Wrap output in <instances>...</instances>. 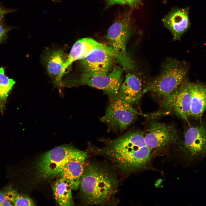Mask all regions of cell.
I'll return each mask as SVG.
<instances>
[{"mask_svg": "<svg viewBox=\"0 0 206 206\" xmlns=\"http://www.w3.org/2000/svg\"><path fill=\"white\" fill-rule=\"evenodd\" d=\"M184 145L192 156L204 153L206 152V126L201 124L189 127L184 134Z\"/></svg>", "mask_w": 206, "mask_h": 206, "instance_id": "14", "label": "cell"}, {"mask_svg": "<svg viewBox=\"0 0 206 206\" xmlns=\"http://www.w3.org/2000/svg\"><path fill=\"white\" fill-rule=\"evenodd\" d=\"M104 142V146L92 151L105 156L115 169L121 172H133L144 167L149 161L151 149L146 144L144 133L131 131Z\"/></svg>", "mask_w": 206, "mask_h": 206, "instance_id": "1", "label": "cell"}, {"mask_svg": "<svg viewBox=\"0 0 206 206\" xmlns=\"http://www.w3.org/2000/svg\"><path fill=\"white\" fill-rule=\"evenodd\" d=\"M113 166L88 160L80 179L78 188L86 205L116 204L114 197L119 180Z\"/></svg>", "mask_w": 206, "mask_h": 206, "instance_id": "2", "label": "cell"}, {"mask_svg": "<svg viewBox=\"0 0 206 206\" xmlns=\"http://www.w3.org/2000/svg\"><path fill=\"white\" fill-rule=\"evenodd\" d=\"M0 206H13L6 198L2 192L0 191Z\"/></svg>", "mask_w": 206, "mask_h": 206, "instance_id": "22", "label": "cell"}, {"mask_svg": "<svg viewBox=\"0 0 206 206\" xmlns=\"http://www.w3.org/2000/svg\"><path fill=\"white\" fill-rule=\"evenodd\" d=\"M52 188L54 198L59 205H74L72 193V190L65 181L59 178L53 183Z\"/></svg>", "mask_w": 206, "mask_h": 206, "instance_id": "18", "label": "cell"}, {"mask_svg": "<svg viewBox=\"0 0 206 206\" xmlns=\"http://www.w3.org/2000/svg\"><path fill=\"white\" fill-rule=\"evenodd\" d=\"M133 29V21L130 15H124L116 19L105 36L114 51L124 57L130 58L126 52V46Z\"/></svg>", "mask_w": 206, "mask_h": 206, "instance_id": "7", "label": "cell"}, {"mask_svg": "<svg viewBox=\"0 0 206 206\" xmlns=\"http://www.w3.org/2000/svg\"><path fill=\"white\" fill-rule=\"evenodd\" d=\"M10 12L9 10L3 9L0 6V21L5 14Z\"/></svg>", "mask_w": 206, "mask_h": 206, "instance_id": "24", "label": "cell"}, {"mask_svg": "<svg viewBox=\"0 0 206 206\" xmlns=\"http://www.w3.org/2000/svg\"><path fill=\"white\" fill-rule=\"evenodd\" d=\"M98 49L103 50L110 54L123 67L127 66L129 63L128 58L117 54L110 46H107L91 38H84L78 40L73 45L68 57L64 63V72L73 62L81 60Z\"/></svg>", "mask_w": 206, "mask_h": 206, "instance_id": "6", "label": "cell"}, {"mask_svg": "<svg viewBox=\"0 0 206 206\" xmlns=\"http://www.w3.org/2000/svg\"><path fill=\"white\" fill-rule=\"evenodd\" d=\"M63 51L60 49L52 52L47 59L46 67L49 74L53 78L56 85H62V78L64 72V66L66 60H64Z\"/></svg>", "mask_w": 206, "mask_h": 206, "instance_id": "17", "label": "cell"}, {"mask_svg": "<svg viewBox=\"0 0 206 206\" xmlns=\"http://www.w3.org/2000/svg\"><path fill=\"white\" fill-rule=\"evenodd\" d=\"M114 58L106 52L101 49L96 50L81 60L83 69L82 76L104 75L112 70Z\"/></svg>", "mask_w": 206, "mask_h": 206, "instance_id": "11", "label": "cell"}, {"mask_svg": "<svg viewBox=\"0 0 206 206\" xmlns=\"http://www.w3.org/2000/svg\"><path fill=\"white\" fill-rule=\"evenodd\" d=\"M8 30L7 28L0 25V43L4 38Z\"/></svg>", "mask_w": 206, "mask_h": 206, "instance_id": "23", "label": "cell"}, {"mask_svg": "<svg viewBox=\"0 0 206 206\" xmlns=\"http://www.w3.org/2000/svg\"><path fill=\"white\" fill-rule=\"evenodd\" d=\"M123 70L116 66L107 74L90 76H82L79 84L84 85L102 90L109 99L118 93L122 81Z\"/></svg>", "mask_w": 206, "mask_h": 206, "instance_id": "8", "label": "cell"}, {"mask_svg": "<svg viewBox=\"0 0 206 206\" xmlns=\"http://www.w3.org/2000/svg\"><path fill=\"white\" fill-rule=\"evenodd\" d=\"M2 192L6 198L13 205H35L31 199L27 196L19 193L11 186L5 188Z\"/></svg>", "mask_w": 206, "mask_h": 206, "instance_id": "19", "label": "cell"}, {"mask_svg": "<svg viewBox=\"0 0 206 206\" xmlns=\"http://www.w3.org/2000/svg\"><path fill=\"white\" fill-rule=\"evenodd\" d=\"M109 99L105 114L100 119V121L106 124L109 128L123 131L134 121L138 113L118 94Z\"/></svg>", "mask_w": 206, "mask_h": 206, "instance_id": "5", "label": "cell"}, {"mask_svg": "<svg viewBox=\"0 0 206 206\" xmlns=\"http://www.w3.org/2000/svg\"><path fill=\"white\" fill-rule=\"evenodd\" d=\"M144 135L146 144L151 150L168 145L178 137V132L173 126L156 121L151 123Z\"/></svg>", "mask_w": 206, "mask_h": 206, "instance_id": "9", "label": "cell"}, {"mask_svg": "<svg viewBox=\"0 0 206 206\" xmlns=\"http://www.w3.org/2000/svg\"><path fill=\"white\" fill-rule=\"evenodd\" d=\"M188 8L172 9L162 19L164 26L171 33L175 40H179L189 26Z\"/></svg>", "mask_w": 206, "mask_h": 206, "instance_id": "13", "label": "cell"}, {"mask_svg": "<svg viewBox=\"0 0 206 206\" xmlns=\"http://www.w3.org/2000/svg\"><path fill=\"white\" fill-rule=\"evenodd\" d=\"M186 72L178 60L174 59L167 60L160 74L144 87L143 94L150 92L164 99L167 98L183 82Z\"/></svg>", "mask_w": 206, "mask_h": 206, "instance_id": "3", "label": "cell"}, {"mask_svg": "<svg viewBox=\"0 0 206 206\" xmlns=\"http://www.w3.org/2000/svg\"><path fill=\"white\" fill-rule=\"evenodd\" d=\"M188 83L191 95V116L199 120L206 110V87L198 84Z\"/></svg>", "mask_w": 206, "mask_h": 206, "instance_id": "16", "label": "cell"}, {"mask_svg": "<svg viewBox=\"0 0 206 206\" xmlns=\"http://www.w3.org/2000/svg\"><path fill=\"white\" fill-rule=\"evenodd\" d=\"M15 83L13 79L5 76L3 68H0V110L3 107L8 94Z\"/></svg>", "mask_w": 206, "mask_h": 206, "instance_id": "20", "label": "cell"}, {"mask_svg": "<svg viewBox=\"0 0 206 206\" xmlns=\"http://www.w3.org/2000/svg\"><path fill=\"white\" fill-rule=\"evenodd\" d=\"M143 87L141 79L136 75L128 73L120 87L118 94L131 105L137 104L143 94Z\"/></svg>", "mask_w": 206, "mask_h": 206, "instance_id": "15", "label": "cell"}, {"mask_svg": "<svg viewBox=\"0 0 206 206\" xmlns=\"http://www.w3.org/2000/svg\"><path fill=\"white\" fill-rule=\"evenodd\" d=\"M188 82L184 80L170 95L164 99V107L187 122L191 116V95Z\"/></svg>", "mask_w": 206, "mask_h": 206, "instance_id": "10", "label": "cell"}, {"mask_svg": "<svg viewBox=\"0 0 206 206\" xmlns=\"http://www.w3.org/2000/svg\"><path fill=\"white\" fill-rule=\"evenodd\" d=\"M116 4L127 5L133 8H137L142 5L141 0H107L106 5L109 7Z\"/></svg>", "mask_w": 206, "mask_h": 206, "instance_id": "21", "label": "cell"}, {"mask_svg": "<svg viewBox=\"0 0 206 206\" xmlns=\"http://www.w3.org/2000/svg\"><path fill=\"white\" fill-rule=\"evenodd\" d=\"M80 150L69 145L55 147L40 157L35 165L37 175L46 179L58 175L63 167Z\"/></svg>", "mask_w": 206, "mask_h": 206, "instance_id": "4", "label": "cell"}, {"mask_svg": "<svg viewBox=\"0 0 206 206\" xmlns=\"http://www.w3.org/2000/svg\"><path fill=\"white\" fill-rule=\"evenodd\" d=\"M88 157L87 152L80 150L68 162L58 175L60 178L67 182L72 190L78 188Z\"/></svg>", "mask_w": 206, "mask_h": 206, "instance_id": "12", "label": "cell"}]
</instances>
